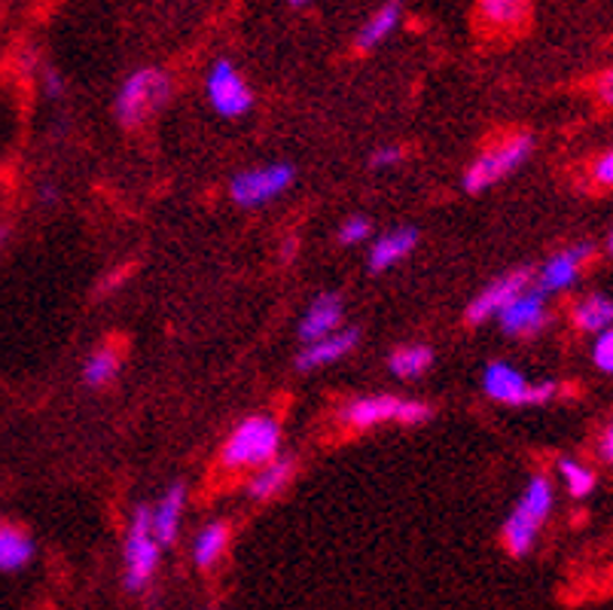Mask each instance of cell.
I'll return each instance as SVG.
<instances>
[{
    "mask_svg": "<svg viewBox=\"0 0 613 610\" xmlns=\"http://www.w3.org/2000/svg\"><path fill=\"white\" fill-rule=\"evenodd\" d=\"M552 498H555V492H552L550 476L538 474L528 479L526 492L519 495L513 513L507 516L501 531L503 547H507V552H510L513 559H526L528 552L534 549V544H538L540 537V528L550 519Z\"/></svg>",
    "mask_w": 613,
    "mask_h": 610,
    "instance_id": "cell-1",
    "label": "cell"
},
{
    "mask_svg": "<svg viewBox=\"0 0 613 610\" xmlns=\"http://www.w3.org/2000/svg\"><path fill=\"white\" fill-rule=\"evenodd\" d=\"M281 452V424L272 415H251L224 443V464L229 471H257Z\"/></svg>",
    "mask_w": 613,
    "mask_h": 610,
    "instance_id": "cell-2",
    "label": "cell"
},
{
    "mask_svg": "<svg viewBox=\"0 0 613 610\" xmlns=\"http://www.w3.org/2000/svg\"><path fill=\"white\" fill-rule=\"evenodd\" d=\"M172 95V76L159 68H141L126 76V83L116 92V116L126 128L147 123L153 113L163 111Z\"/></svg>",
    "mask_w": 613,
    "mask_h": 610,
    "instance_id": "cell-3",
    "label": "cell"
},
{
    "mask_svg": "<svg viewBox=\"0 0 613 610\" xmlns=\"http://www.w3.org/2000/svg\"><path fill=\"white\" fill-rule=\"evenodd\" d=\"M430 418V406L418 403V400L397 397V394H373V397H357L345 403L342 410V422L357 431H370L378 424H425Z\"/></svg>",
    "mask_w": 613,
    "mask_h": 610,
    "instance_id": "cell-4",
    "label": "cell"
},
{
    "mask_svg": "<svg viewBox=\"0 0 613 610\" xmlns=\"http://www.w3.org/2000/svg\"><path fill=\"white\" fill-rule=\"evenodd\" d=\"M531 149H534V137L531 135H513L501 144H495V147H488L464 172V189L467 193H486L495 184H501L503 177H510L519 165L528 163Z\"/></svg>",
    "mask_w": 613,
    "mask_h": 610,
    "instance_id": "cell-5",
    "label": "cell"
},
{
    "mask_svg": "<svg viewBox=\"0 0 613 610\" xmlns=\"http://www.w3.org/2000/svg\"><path fill=\"white\" fill-rule=\"evenodd\" d=\"M163 547L153 537L150 507H138L132 513L126 547H123V565H126V589L128 592H144L150 586L153 573L159 568Z\"/></svg>",
    "mask_w": 613,
    "mask_h": 610,
    "instance_id": "cell-6",
    "label": "cell"
},
{
    "mask_svg": "<svg viewBox=\"0 0 613 610\" xmlns=\"http://www.w3.org/2000/svg\"><path fill=\"white\" fill-rule=\"evenodd\" d=\"M482 391L495 403H507V406H540L559 394V385L555 382H531L526 373L516 370L513 363L491 361L482 373Z\"/></svg>",
    "mask_w": 613,
    "mask_h": 610,
    "instance_id": "cell-7",
    "label": "cell"
},
{
    "mask_svg": "<svg viewBox=\"0 0 613 610\" xmlns=\"http://www.w3.org/2000/svg\"><path fill=\"white\" fill-rule=\"evenodd\" d=\"M205 95L211 101V107L226 120H238L248 116L253 107V92L248 80L241 76L236 64L229 59H217L211 71L205 76Z\"/></svg>",
    "mask_w": 613,
    "mask_h": 610,
    "instance_id": "cell-8",
    "label": "cell"
},
{
    "mask_svg": "<svg viewBox=\"0 0 613 610\" xmlns=\"http://www.w3.org/2000/svg\"><path fill=\"white\" fill-rule=\"evenodd\" d=\"M297 168L290 163H269L263 168H251L232 177L229 184V196L241 208H260L266 201L278 199L281 193L293 187Z\"/></svg>",
    "mask_w": 613,
    "mask_h": 610,
    "instance_id": "cell-9",
    "label": "cell"
},
{
    "mask_svg": "<svg viewBox=\"0 0 613 610\" xmlns=\"http://www.w3.org/2000/svg\"><path fill=\"white\" fill-rule=\"evenodd\" d=\"M531 278H534L531 269H513V272L495 278V281L470 302V309H467V324H486L491 318H498V312H503L522 290L531 287Z\"/></svg>",
    "mask_w": 613,
    "mask_h": 610,
    "instance_id": "cell-10",
    "label": "cell"
},
{
    "mask_svg": "<svg viewBox=\"0 0 613 610\" xmlns=\"http://www.w3.org/2000/svg\"><path fill=\"white\" fill-rule=\"evenodd\" d=\"M595 248L589 241H576L571 248L559 250L555 257L543 262V269L538 272V290L543 293H562V290H571V287L580 281L583 275V266L592 260Z\"/></svg>",
    "mask_w": 613,
    "mask_h": 610,
    "instance_id": "cell-11",
    "label": "cell"
},
{
    "mask_svg": "<svg viewBox=\"0 0 613 610\" xmlns=\"http://www.w3.org/2000/svg\"><path fill=\"white\" fill-rule=\"evenodd\" d=\"M498 321H501V330L507 337H534L550 321L547 293L538 287H528L503 312H498Z\"/></svg>",
    "mask_w": 613,
    "mask_h": 610,
    "instance_id": "cell-12",
    "label": "cell"
},
{
    "mask_svg": "<svg viewBox=\"0 0 613 610\" xmlns=\"http://www.w3.org/2000/svg\"><path fill=\"white\" fill-rule=\"evenodd\" d=\"M357 342H361V333H357V330H342V327H339L336 333H330V337L305 342V349H302L300 358H297V370L312 373V370L330 366V363L342 361L345 354H351V351L357 349Z\"/></svg>",
    "mask_w": 613,
    "mask_h": 610,
    "instance_id": "cell-13",
    "label": "cell"
},
{
    "mask_svg": "<svg viewBox=\"0 0 613 610\" xmlns=\"http://www.w3.org/2000/svg\"><path fill=\"white\" fill-rule=\"evenodd\" d=\"M418 245V229L413 226H401L391 229L385 236H378L370 248V272H388L397 262H403Z\"/></svg>",
    "mask_w": 613,
    "mask_h": 610,
    "instance_id": "cell-14",
    "label": "cell"
},
{
    "mask_svg": "<svg viewBox=\"0 0 613 610\" xmlns=\"http://www.w3.org/2000/svg\"><path fill=\"white\" fill-rule=\"evenodd\" d=\"M187 507V486H175L165 492L159 504L150 510V528L153 537L159 540V547H172L177 540V528H180V516Z\"/></svg>",
    "mask_w": 613,
    "mask_h": 610,
    "instance_id": "cell-15",
    "label": "cell"
},
{
    "mask_svg": "<svg viewBox=\"0 0 613 610\" xmlns=\"http://www.w3.org/2000/svg\"><path fill=\"white\" fill-rule=\"evenodd\" d=\"M339 327H342V299L336 293H321L302 318L300 337L302 342H314V339L336 333Z\"/></svg>",
    "mask_w": 613,
    "mask_h": 610,
    "instance_id": "cell-16",
    "label": "cell"
},
{
    "mask_svg": "<svg viewBox=\"0 0 613 610\" xmlns=\"http://www.w3.org/2000/svg\"><path fill=\"white\" fill-rule=\"evenodd\" d=\"M403 19V3L401 0H388V3H382L376 13L366 19V25L357 31V50L361 52H370V50H378L385 40L397 31V25H401Z\"/></svg>",
    "mask_w": 613,
    "mask_h": 610,
    "instance_id": "cell-17",
    "label": "cell"
},
{
    "mask_svg": "<svg viewBox=\"0 0 613 610\" xmlns=\"http://www.w3.org/2000/svg\"><path fill=\"white\" fill-rule=\"evenodd\" d=\"M34 540L15 525H0V571L15 573L34 559Z\"/></svg>",
    "mask_w": 613,
    "mask_h": 610,
    "instance_id": "cell-18",
    "label": "cell"
},
{
    "mask_svg": "<svg viewBox=\"0 0 613 610\" xmlns=\"http://www.w3.org/2000/svg\"><path fill=\"white\" fill-rule=\"evenodd\" d=\"M293 476V462L290 458H272L263 467H257L248 483V498L251 500H269L276 498L281 488L288 486Z\"/></svg>",
    "mask_w": 613,
    "mask_h": 610,
    "instance_id": "cell-19",
    "label": "cell"
},
{
    "mask_svg": "<svg viewBox=\"0 0 613 610\" xmlns=\"http://www.w3.org/2000/svg\"><path fill=\"white\" fill-rule=\"evenodd\" d=\"M226 547H229V525L226 523H211L205 525L193 544V561L199 571H211L217 561L224 559Z\"/></svg>",
    "mask_w": 613,
    "mask_h": 610,
    "instance_id": "cell-20",
    "label": "cell"
},
{
    "mask_svg": "<svg viewBox=\"0 0 613 610\" xmlns=\"http://www.w3.org/2000/svg\"><path fill=\"white\" fill-rule=\"evenodd\" d=\"M613 321V306L604 293H589L574 306V324L583 333H601V330H611Z\"/></svg>",
    "mask_w": 613,
    "mask_h": 610,
    "instance_id": "cell-21",
    "label": "cell"
},
{
    "mask_svg": "<svg viewBox=\"0 0 613 610\" xmlns=\"http://www.w3.org/2000/svg\"><path fill=\"white\" fill-rule=\"evenodd\" d=\"M479 19L491 28L526 25L528 0H479Z\"/></svg>",
    "mask_w": 613,
    "mask_h": 610,
    "instance_id": "cell-22",
    "label": "cell"
},
{
    "mask_svg": "<svg viewBox=\"0 0 613 610\" xmlns=\"http://www.w3.org/2000/svg\"><path fill=\"white\" fill-rule=\"evenodd\" d=\"M388 366L397 379H418L434 366V351L427 345H403L391 354Z\"/></svg>",
    "mask_w": 613,
    "mask_h": 610,
    "instance_id": "cell-23",
    "label": "cell"
},
{
    "mask_svg": "<svg viewBox=\"0 0 613 610\" xmlns=\"http://www.w3.org/2000/svg\"><path fill=\"white\" fill-rule=\"evenodd\" d=\"M559 476L564 479V488L571 498H589L595 486H599V476L586 464L574 462V458H562L559 462Z\"/></svg>",
    "mask_w": 613,
    "mask_h": 610,
    "instance_id": "cell-24",
    "label": "cell"
},
{
    "mask_svg": "<svg viewBox=\"0 0 613 610\" xmlns=\"http://www.w3.org/2000/svg\"><path fill=\"white\" fill-rule=\"evenodd\" d=\"M116 373H120V354L113 349H107V345L95 351L86 361V366H83V379H86L89 387L111 385L113 379H116Z\"/></svg>",
    "mask_w": 613,
    "mask_h": 610,
    "instance_id": "cell-25",
    "label": "cell"
},
{
    "mask_svg": "<svg viewBox=\"0 0 613 610\" xmlns=\"http://www.w3.org/2000/svg\"><path fill=\"white\" fill-rule=\"evenodd\" d=\"M370 232H373V224H370L366 217H361V214H354V217H349L345 224L339 226V241H342L345 248H351V245H361V241H366Z\"/></svg>",
    "mask_w": 613,
    "mask_h": 610,
    "instance_id": "cell-26",
    "label": "cell"
},
{
    "mask_svg": "<svg viewBox=\"0 0 613 610\" xmlns=\"http://www.w3.org/2000/svg\"><path fill=\"white\" fill-rule=\"evenodd\" d=\"M592 363L599 366L601 373H611L613 370V333L611 330H601V333H595V345H592Z\"/></svg>",
    "mask_w": 613,
    "mask_h": 610,
    "instance_id": "cell-27",
    "label": "cell"
},
{
    "mask_svg": "<svg viewBox=\"0 0 613 610\" xmlns=\"http://www.w3.org/2000/svg\"><path fill=\"white\" fill-rule=\"evenodd\" d=\"M592 180H595L599 187H611L613 184V153L611 149H604L601 156H595V163H592Z\"/></svg>",
    "mask_w": 613,
    "mask_h": 610,
    "instance_id": "cell-28",
    "label": "cell"
},
{
    "mask_svg": "<svg viewBox=\"0 0 613 610\" xmlns=\"http://www.w3.org/2000/svg\"><path fill=\"white\" fill-rule=\"evenodd\" d=\"M403 163V147L397 144H385L373 153V168H394Z\"/></svg>",
    "mask_w": 613,
    "mask_h": 610,
    "instance_id": "cell-29",
    "label": "cell"
},
{
    "mask_svg": "<svg viewBox=\"0 0 613 610\" xmlns=\"http://www.w3.org/2000/svg\"><path fill=\"white\" fill-rule=\"evenodd\" d=\"M599 458L601 462H613V427H604L599 440Z\"/></svg>",
    "mask_w": 613,
    "mask_h": 610,
    "instance_id": "cell-30",
    "label": "cell"
},
{
    "mask_svg": "<svg viewBox=\"0 0 613 610\" xmlns=\"http://www.w3.org/2000/svg\"><path fill=\"white\" fill-rule=\"evenodd\" d=\"M43 83H46V95H50V99H59V95L64 92V80L55 74V71H46Z\"/></svg>",
    "mask_w": 613,
    "mask_h": 610,
    "instance_id": "cell-31",
    "label": "cell"
},
{
    "mask_svg": "<svg viewBox=\"0 0 613 610\" xmlns=\"http://www.w3.org/2000/svg\"><path fill=\"white\" fill-rule=\"evenodd\" d=\"M599 92H601V101H604V104L611 107V101H613V74H611V71H604V74H601Z\"/></svg>",
    "mask_w": 613,
    "mask_h": 610,
    "instance_id": "cell-32",
    "label": "cell"
},
{
    "mask_svg": "<svg viewBox=\"0 0 613 610\" xmlns=\"http://www.w3.org/2000/svg\"><path fill=\"white\" fill-rule=\"evenodd\" d=\"M7 236H10V232H7V226H0V250H3V245H7Z\"/></svg>",
    "mask_w": 613,
    "mask_h": 610,
    "instance_id": "cell-33",
    "label": "cell"
},
{
    "mask_svg": "<svg viewBox=\"0 0 613 610\" xmlns=\"http://www.w3.org/2000/svg\"><path fill=\"white\" fill-rule=\"evenodd\" d=\"M290 7H305V3H309V0H288Z\"/></svg>",
    "mask_w": 613,
    "mask_h": 610,
    "instance_id": "cell-34",
    "label": "cell"
}]
</instances>
